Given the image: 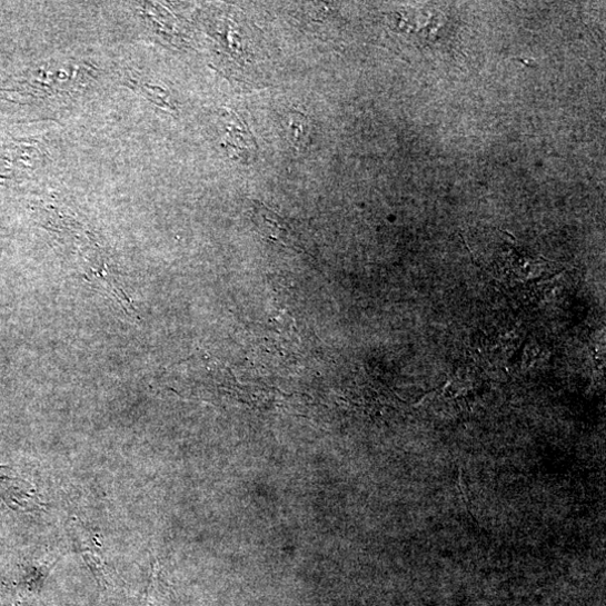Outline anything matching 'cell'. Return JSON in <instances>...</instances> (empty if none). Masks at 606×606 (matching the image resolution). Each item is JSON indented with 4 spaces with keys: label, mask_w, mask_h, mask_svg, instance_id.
<instances>
[{
    "label": "cell",
    "mask_w": 606,
    "mask_h": 606,
    "mask_svg": "<svg viewBox=\"0 0 606 606\" xmlns=\"http://www.w3.org/2000/svg\"><path fill=\"white\" fill-rule=\"evenodd\" d=\"M221 148L238 162H251L255 153L254 139L238 118L232 113L221 115L219 118Z\"/></svg>",
    "instance_id": "3"
},
{
    "label": "cell",
    "mask_w": 606,
    "mask_h": 606,
    "mask_svg": "<svg viewBox=\"0 0 606 606\" xmlns=\"http://www.w3.org/2000/svg\"><path fill=\"white\" fill-rule=\"evenodd\" d=\"M0 501L13 511H31L37 506L32 484L11 465H0Z\"/></svg>",
    "instance_id": "2"
},
{
    "label": "cell",
    "mask_w": 606,
    "mask_h": 606,
    "mask_svg": "<svg viewBox=\"0 0 606 606\" xmlns=\"http://www.w3.org/2000/svg\"><path fill=\"white\" fill-rule=\"evenodd\" d=\"M287 141L297 150H304L311 143L312 125L307 116L292 110L285 113L281 121Z\"/></svg>",
    "instance_id": "5"
},
{
    "label": "cell",
    "mask_w": 606,
    "mask_h": 606,
    "mask_svg": "<svg viewBox=\"0 0 606 606\" xmlns=\"http://www.w3.org/2000/svg\"><path fill=\"white\" fill-rule=\"evenodd\" d=\"M102 76L103 70L90 60H51L0 86V93L39 107L67 106L93 89Z\"/></svg>",
    "instance_id": "1"
},
{
    "label": "cell",
    "mask_w": 606,
    "mask_h": 606,
    "mask_svg": "<svg viewBox=\"0 0 606 606\" xmlns=\"http://www.w3.org/2000/svg\"><path fill=\"white\" fill-rule=\"evenodd\" d=\"M126 79L127 85L151 102L170 111L177 110L171 92L166 87L149 80L142 72L129 71Z\"/></svg>",
    "instance_id": "4"
}]
</instances>
